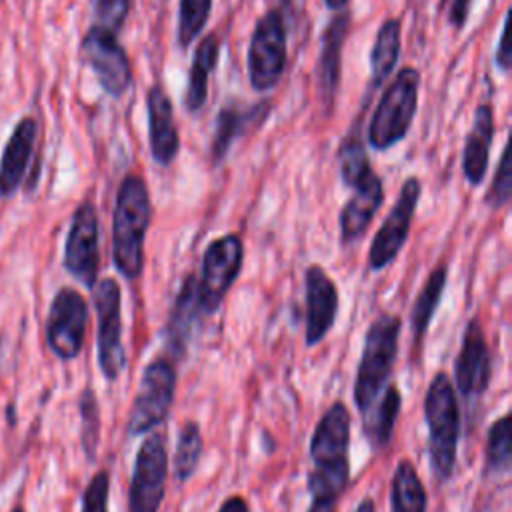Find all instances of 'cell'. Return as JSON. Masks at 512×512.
Listing matches in <instances>:
<instances>
[{"label": "cell", "instance_id": "29", "mask_svg": "<svg viewBox=\"0 0 512 512\" xmlns=\"http://www.w3.org/2000/svg\"><path fill=\"white\" fill-rule=\"evenodd\" d=\"M512 464V416L504 414L488 428L486 474H506Z\"/></svg>", "mask_w": 512, "mask_h": 512}, {"label": "cell", "instance_id": "37", "mask_svg": "<svg viewBox=\"0 0 512 512\" xmlns=\"http://www.w3.org/2000/svg\"><path fill=\"white\" fill-rule=\"evenodd\" d=\"M508 22H510V12H506L502 30H500V40H498V50H496V66L502 72L510 70V60H512V50H510V40H508Z\"/></svg>", "mask_w": 512, "mask_h": 512}, {"label": "cell", "instance_id": "24", "mask_svg": "<svg viewBox=\"0 0 512 512\" xmlns=\"http://www.w3.org/2000/svg\"><path fill=\"white\" fill-rule=\"evenodd\" d=\"M400 408H402V394L394 384H388L384 388V392L380 394L378 404H374L372 410L362 418L364 434H366L372 450L378 452V450L388 448V444L392 440L394 426L400 416Z\"/></svg>", "mask_w": 512, "mask_h": 512}, {"label": "cell", "instance_id": "15", "mask_svg": "<svg viewBox=\"0 0 512 512\" xmlns=\"http://www.w3.org/2000/svg\"><path fill=\"white\" fill-rule=\"evenodd\" d=\"M492 376V356L482 324L472 318L462 334L460 352L454 362V380L458 392L472 400L486 392Z\"/></svg>", "mask_w": 512, "mask_h": 512}, {"label": "cell", "instance_id": "1", "mask_svg": "<svg viewBox=\"0 0 512 512\" xmlns=\"http://www.w3.org/2000/svg\"><path fill=\"white\" fill-rule=\"evenodd\" d=\"M308 512H336L350 482V410L336 400L318 420L310 438Z\"/></svg>", "mask_w": 512, "mask_h": 512}, {"label": "cell", "instance_id": "20", "mask_svg": "<svg viewBox=\"0 0 512 512\" xmlns=\"http://www.w3.org/2000/svg\"><path fill=\"white\" fill-rule=\"evenodd\" d=\"M36 132L38 126L32 118H22L12 130L0 160V196H12L18 190L34 150Z\"/></svg>", "mask_w": 512, "mask_h": 512}, {"label": "cell", "instance_id": "9", "mask_svg": "<svg viewBox=\"0 0 512 512\" xmlns=\"http://www.w3.org/2000/svg\"><path fill=\"white\" fill-rule=\"evenodd\" d=\"M94 308L98 318V366L108 382H114L126 366L122 344V294L114 278H102L94 286Z\"/></svg>", "mask_w": 512, "mask_h": 512}, {"label": "cell", "instance_id": "23", "mask_svg": "<svg viewBox=\"0 0 512 512\" xmlns=\"http://www.w3.org/2000/svg\"><path fill=\"white\" fill-rule=\"evenodd\" d=\"M218 50H220V44L216 34H208L206 38H202L194 50V58L188 72V84L184 92V106L188 112H198L206 102L208 78L216 68Z\"/></svg>", "mask_w": 512, "mask_h": 512}, {"label": "cell", "instance_id": "35", "mask_svg": "<svg viewBox=\"0 0 512 512\" xmlns=\"http://www.w3.org/2000/svg\"><path fill=\"white\" fill-rule=\"evenodd\" d=\"M108 494H110V474L108 470H98L82 494L80 512H108Z\"/></svg>", "mask_w": 512, "mask_h": 512}, {"label": "cell", "instance_id": "6", "mask_svg": "<svg viewBox=\"0 0 512 512\" xmlns=\"http://www.w3.org/2000/svg\"><path fill=\"white\" fill-rule=\"evenodd\" d=\"M176 392V370L172 360L158 356L142 372L140 388L128 414L130 436L154 432L170 414Z\"/></svg>", "mask_w": 512, "mask_h": 512}, {"label": "cell", "instance_id": "31", "mask_svg": "<svg viewBox=\"0 0 512 512\" xmlns=\"http://www.w3.org/2000/svg\"><path fill=\"white\" fill-rule=\"evenodd\" d=\"M80 408V438L88 460L96 458L100 444V406L94 390L86 386L78 398Z\"/></svg>", "mask_w": 512, "mask_h": 512}, {"label": "cell", "instance_id": "36", "mask_svg": "<svg viewBox=\"0 0 512 512\" xmlns=\"http://www.w3.org/2000/svg\"><path fill=\"white\" fill-rule=\"evenodd\" d=\"M130 0H96V26L116 34L128 14Z\"/></svg>", "mask_w": 512, "mask_h": 512}, {"label": "cell", "instance_id": "27", "mask_svg": "<svg viewBox=\"0 0 512 512\" xmlns=\"http://www.w3.org/2000/svg\"><path fill=\"white\" fill-rule=\"evenodd\" d=\"M444 286H446V266H438L430 272V276H428L424 288L420 290V294L412 306V312H410V326H412L414 340H422V336L426 334L430 320L440 304Z\"/></svg>", "mask_w": 512, "mask_h": 512}, {"label": "cell", "instance_id": "30", "mask_svg": "<svg viewBox=\"0 0 512 512\" xmlns=\"http://www.w3.org/2000/svg\"><path fill=\"white\" fill-rule=\"evenodd\" d=\"M338 166H340L342 182L348 188L358 186L372 172L364 142L360 140V136L356 132L348 134V138L342 142L340 152H338Z\"/></svg>", "mask_w": 512, "mask_h": 512}, {"label": "cell", "instance_id": "38", "mask_svg": "<svg viewBox=\"0 0 512 512\" xmlns=\"http://www.w3.org/2000/svg\"><path fill=\"white\" fill-rule=\"evenodd\" d=\"M470 2L472 0H454L450 12H448V20L452 22L454 28H462L468 20V12H470Z\"/></svg>", "mask_w": 512, "mask_h": 512}, {"label": "cell", "instance_id": "32", "mask_svg": "<svg viewBox=\"0 0 512 512\" xmlns=\"http://www.w3.org/2000/svg\"><path fill=\"white\" fill-rule=\"evenodd\" d=\"M212 0H180L178 10V42L182 48H188L192 40L204 30V24L210 16Z\"/></svg>", "mask_w": 512, "mask_h": 512}, {"label": "cell", "instance_id": "16", "mask_svg": "<svg viewBox=\"0 0 512 512\" xmlns=\"http://www.w3.org/2000/svg\"><path fill=\"white\" fill-rule=\"evenodd\" d=\"M306 286V346L320 344L332 330L338 314V290L324 268L312 264L304 274Z\"/></svg>", "mask_w": 512, "mask_h": 512}, {"label": "cell", "instance_id": "5", "mask_svg": "<svg viewBox=\"0 0 512 512\" xmlns=\"http://www.w3.org/2000/svg\"><path fill=\"white\" fill-rule=\"evenodd\" d=\"M420 92V72L406 66L402 68L392 84L384 90L370 126L368 144L374 150H390L394 144L402 142L412 126Z\"/></svg>", "mask_w": 512, "mask_h": 512}, {"label": "cell", "instance_id": "17", "mask_svg": "<svg viewBox=\"0 0 512 512\" xmlns=\"http://www.w3.org/2000/svg\"><path fill=\"white\" fill-rule=\"evenodd\" d=\"M350 26L348 10H340L330 24L326 26L320 42L316 78H318V96L324 106H332L334 96L340 84V66H342V48Z\"/></svg>", "mask_w": 512, "mask_h": 512}, {"label": "cell", "instance_id": "13", "mask_svg": "<svg viewBox=\"0 0 512 512\" xmlns=\"http://www.w3.org/2000/svg\"><path fill=\"white\" fill-rule=\"evenodd\" d=\"M98 212L92 202H82L70 224L64 246V268L86 288L96 286L100 268V248H98Z\"/></svg>", "mask_w": 512, "mask_h": 512}, {"label": "cell", "instance_id": "14", "mask_svg": "<svg viewBox=\"0 0 512 512\" xmlns=\"http://www.w3.org/2000/svg\"><path fill=\"white\" fill-rule=\"evenodd\" d=\"M82 52L102 90L112 98H120L132 82V70L116 34L94 24L82 40Z\"/></svg>", "mask_w": 512, "mask_h": 512}, {"label": "cell", "instance_id": "34", "mask_svg": "<svg viewBox=\"0 0 512 512\" xmlns=\"http://www.w3.org/2000/svg\"><path fill=\"white\" fill-rule=\"evenodd\" d=\"M512 192V164H510V146L504 144V150L500 154V162L496 168V174L492 178L490 190L486 194V202L490 208L498 210L508 204Z\"/></svg>", "mask_w": 512, "mask_h": 512}, {"label": "cell", "instance_id": "28", "mask_svg": "<svg viewBox=\"0 0 512 512\" xmlns=\"http://www.w3.org/2000/svg\"><path fill=\"white\" fill-rule=\"evenodd\" d=\"M202 446H204V440H202L200 424L196 420H186L178 430L176 450L172 458L174 476L178 482H186L192 478L202 456Z\"/></svg>", "mask_w": 512, "mask_h": 512}, {"label": "cell", "instance_id": "19", "mask_svg": "<svg viewBox=\"0 0 512 512\" xmlns=\"http://www.w3.org/2000/svg\"><path fill=\"white\" fill-rule=\"evenodd\" d=\"M352 196L346 202V206L340 212V236L344 244L356 242L358 238L364 236L366 228L370 226L374 214L378 212L382 200H384V190L380 178L370 172L358 186L352 188Z\"/></svg>", "mask_w": 512, "mask_h": 512}, {"label": "cell", "instance_id": "11", "mask_svg": "<svg viewBox=\"0 0 512 512\" xmlns=\"http://www.w3.org/2000/svg\"><path fill=\"white\" fill-rule=\"evenodd\" d=\"M88 328V304L74 288H60L52 298L46 320V342L60 360H74Z\"/></svg>", "mask_w": 512, "mask_h": 512}, {"label": "cell", "instance_id": "12", "mask_svg": "<svg viewBox=\"0 0 512 512\" xmlns=\"http://www.w3.org/2000/svg\"><path fill=\"white\" fill-rule=\"evenodd\" d=\"M420 192H422V186L418 178H408L402 184L392 210L388 212L386 220L382 222V226L378 228L372 240V246L368 252L370 270L386 268L400 254L402 246L408 240V232L420 200Z\"/></svg>", "mask_w": 512, "mask_h": 512}, {"label": "cell", "instance_id": "41", "mask_svg": "<svg viewBox=\"0 0 512 512\" xmlns=\"http://www.w3.org/2000/svg\"><path fill=\"white\" fill-rule=\"evenodd\" d=\"M324 2H326V6L332 8V10H342L350 0H324Z\"/></svg>", "mask_w": 512, "mask_h": 512}, {"label": "cell", "instance_id": "42", "mask_svg": "<svg viewBox=\"0 0 512 512\" xmlns=\"http://www.w3.org/2000/svg\"><path fill=\"white\" fill-rule=\"evenodd\" d=\"M12 512H24V510H22V508H14Z\"/></svg>", "mask_w": 512, "mask_h": 512}, {"label": "cell", "instance_id": "8", "mask_svg": "<svg viewBox=\"0 0 512 512\" xmlns=\"http://www.w3.org/2000/svg\"><path fill=\"white\" fill-rule=\"evenodd\" d=\"M286 68V26L278 10L270 8L254 26L248 48V76L256 92L274 88Z\"/></svg>", "mask_w": 512, "mask_h": 512}, {"label": "cell", "instance_id": "33", "mask_svg": "<svg viewBox=\"0 0 512 512\" xmlns=\"http://www.w3.org/2000/svg\"><path fill=\"white\" fill-rule=\"evenodd\" d=\"M244 122H246V116L242 112H238L236 108H232V106L222 108L218 112L216 132H214V140H212V158H214V162H218L226 156L230 144L238 136Z\"/></svg>", "mask_w": 512, "mask_h": 512}, {"label": "cell", "instance_id": "3", "mask_svg": "<svg viewBox=\"0 0 512 512\" xmlns=\"http://www.w3.org/2000/svg\"><path fill=\"white\" fill-rule=\"evenodd\" d=\"M430 468L438 482H448L456 468L460 438V408L446 372H436L424 394Z\"/></svg>", "mask_w": 512, "mask_h": 512}, {"label": "cell", "instance_id": "39", "mask_svg": "<svg viewBox=\"0 0 512 512\" xmlns=\"http://www.w3.org/2000/svg\"><path fill=\"white\" fill-rule=\"evenodd\" d=\"M218 512H250V506L240 494H232L220 504Z\"/></svg>", "mask_w": 512, "mask_h": 512}, {"label": "cell", "instance_id": "10", "mask_svg": "<svg viewBox=\"0 0 512 512\" xmlns=\"http://www.w3.org/2000/svg\"><path fill=\"white\" fill-rule=\"evenodd\" d=\"M244 258L238 234H226L212 240L202 258V278L198 282V304L202 314H214L234 280L240 274Z\"/></svg>", "mask_w": 512, "mask_h": 512}, {"label": "cell", "instance_id": "26", "mask_svg": "<svg viewBox=\"0 0 512 512\" xmlns=\"http://www.w3.org/2000/svg\"><path fill=\"white\" fill-rule=\"evenodd\" d=\"M400 20L390 18L386 22H382V26L378 28L372 52H370V88L376 90L394 70L398 56H400Z\"/></svg>", "mask_w": 512, "mask_h": 512}, {"label": "cell", "instance_id": "4", "mask_svg": "<svg viewBox=\"0 0 512 512\" xmlns=\"http://www.w3.org/2000/svg\"><path fill=\"white\" fill-rule=\"evenodd\" d=\"M400 318L394 314H380L366 330L362 356L354 380V404L362 418L372 410L388 380L398 356Z\"/></svg>", "mask_w": 512, "mask_h": 512}, {"label": "cell", "instance_id": "18", "mask_svg": "<svg viewBox=\"0 0 512 512\" xmlns=\"http://www.w3.org/2000/svg\"><path fill=\"white\" fill-rule=\"evenodd\" d=\"M148 110V134L152 158L160 166H168L180 148L178 130L174 126L172 102L162 86H152L146 96Z\"/></svg>", "mask_w": 512, "mask_h": 512}, {"label": "cell", "instance_id": "22", "mask_svg": "<svg viewBox=\"0 0 512 512\" xmlns=\"http://www.w3.org/2000/svg\"><path fill=\"white\" fill-rule=\"evenodd\" d=\"M200 314L198 280L194 276H188L174 300V308L166 326V344L172 358H184Z\"/></svg>", "mask_w": 512, "mask_h": 512}, {"label": "cell", "instance_id": "21", "mask_svg": "<svg viewBox=\"0 0 512 512\" xmlns=\"http://www.w3.org/2000/svg\"><path fill=\"white\" fill-rule=\"evenodd\" d=\"M492 136H494L492 106L480 104L474 112V124H472V130L466 138L464 152H462V172H464V178L472 186L482 184V180L486 176Z\"/></svg>", "mask_w": 512, "mask_h": 512}, {"label": "cell", "instance_id": "40", "mask_svg": "<svg viewBox=\"0 0 512 512\" xmlns=\"http://www.w3.org/2000/svg\"><path fill=\"white\" fill-rule=\"evenodd\" d=\"M354 512H376V504L372 498H364V500H360V504L356 506Z\"/></svg>", "mask_w": 512, "mask_h": 512}, {"label": "cell", "instance_id": "2", "mask_svg": "<svg viewBox=\"0 0 512 512\" xmlns=\"http://www.w3.org/2000/svg\"><path fill=\"white\" fill-rule=\"evenodd\" d=\"M150 192L146 182L130 174L122 180L112 220V260L116 270L136 280L144 268V240L150 226Z\"/></svg>", "mask_w": 512, "mask_h": 512}, {"label": "cell", "instance_id": "25", "mask_svg": "<svg viewBox=\"0 0 512 512\" xmlns=\"http://www.w3.org/2000/svg\"><path fill=\"white\" fill-rule=\"evenodd\" d=\"M390 508L392 512H426L428 508L426 488L410 460H400L394 468Z\"/></svg>", "mask_w": 512, "mask_h": 512}, {"label": "cell", "instance_id": "7", "mask_svg": "<svg viewBox=\"0 0 512 512\" xmlns=\"http://www.w3.org/2000/svg\"><path fill=\"white\" fill-rule=\"evenodd\" d=\"M168 480V450L162 432H150L134 458L128 512H158Z\"/></svg>", "mask_w": 512, "mask_h": 512}]
</instances>
